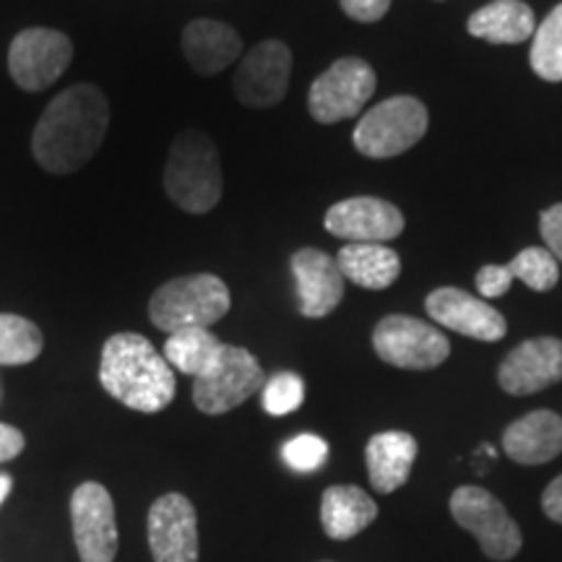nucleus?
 <instances>
[{
	"label": "nucleus",
	"mask_w": 562,
	"mask_h": 562,
	"mask_svg": "<svg viewBox=\"0 0 562 562\" xmlns=\"http://www.w3.org/2000/svg\"><path fill=\"white\" fill-rule=\"evenodd\" d=\"M344 279L362 290H385L402 273V258L381 243H349L336 256Z\"/></svg>",
	"instance_id": "5701e85b"
},
{
	"label": "nucleus",
	"mask_w": 562,
	"mask_h": 562,
	"mask_svg": "<svg viewBox=\"0 0 562 562\" xmlns=\"http://www.w3.org/2000/svg\"><path fill=\"white\" fill-rule=\"evenodd\" d=\"M11 490H13V476L0 472V505L5 503V497L11 495Z\"/></svg>",
	"instance_id": "f704fd0d"
},
{
	"label": "nucleus",
	"mask_w": 562,
	"mask_h": 562,
	"mask_svg": "<svg viewBox=\"0 0 562 562\" xmlns=\"http://www.w3.org/2000/svg\"><path fill=\"white\" fill-rule=\"evenodd\" d=\"M378 518V503L355 484H334L323 492L321 524L328 539L347 542Z\"/></svg>",
	"instance_id": "412c9836"
},
{
	"label": "nucleus",
	"mask_w": 562,
	"mask_h": 562,
	"mask_svg": "<svg viewBox=\"0 0 562 562\" xmlns=\"http://www.w3.org/2000/svg\"><path fill=\"white\" fill-rule=\"evenodd\" d=\"M266 372L248 349L224 344L220 362L193 381V404L203 414H227L263 391Z\"/></svg>",
	"instance_id": "1a4fd4ad"
},
{
	"label": "nucleus",
	"mask_w": 562,
	"mask_h": 562,
	"mask_svg": "<svg viewBox=\"0 0 562 562\" xmlns=\"http://www.w3.org/2000/svg\"><path fill=\"white\" fill-rule=\"evenodd\" d=\"M539 232L547 243V250L552 252L554 261L562 263V203H554L539 216Z\"/></svg>",
	"instance_id": "7c9ffc66"
},
{
	"label": "nucleus",
	"mask_w": 562,
	"mask_h": 562,
	"mask_svg": "<svg viewBox=\"0 0 562 562\" xmlns=\"http://www.w3.org/2000/svg\"><path fill=\"white\" fill-rule=\"evenodd\" d=\"M529 60L539 79L552 83L562 81V3L554 5L542 26L533 32Z\"/></svg>",
	"instance_id": "a878e982"
},
{
	"label": "nucleus",
	"mask_w": 562,
	"mask_h": 562,
	"mask_svg": "<svg viewBox=\"0 0 562 562\" xmlns=\"http://www.w3.org/2000/svg\"><path fill=\"white\" fill-rule=\"evenodd\" d=\"M326 229L347 243H389L404 232V214L391 201L357 195L326 211Z\"/></svg>",
	"instance_id": "dca6fc26"
},
{
	"label": "nucleus",
	"mask_w": 562,
	"mask_h": 562,
	"mask_svg": "<svg viewBox=\"0 0 562 562\" xmlns=\"http://www.w3.org/2000/svg\"><path fill=\"white\" fill-rule=\"evenodd\" d=\"M284 463L297 474H311L318 472V469L326 463L328 459V442L318 438V435L305 432L292 438L290 442H284Z\"/></svg>",
	"instance_id": "c85d7f7f"
},
{
	"label": "nucleus",
	"mask_w": 562,
	"mask_h": 562,
	"mask_svg": "<svg viewBox=\"0 0 562 562\" xmlns=\"http://www.w3.org/2000/svg\"><path fill=\"white\" fill-rule=\"evenodd\" d=\"M503 451L521 467L550 463L562 453V417L550 409L529 412L503 432Z\"/></svg>",
	"instance_id": "a211bd4d"
},
{
	"label": "nucleus",
	"mask_w": 562,
	"mask_h": 562,
	"mask_svg": "<svg viewBox=\"0 0 562 562\" xmlns=\"http://www.w3.org/2000/svg\"><path fill=\"white\" fill-rule=\"evenodd\" d=\"M427 108L417 97H391L364 112L351 140L355 149L368 159H391L409 151L427 133Z\"/></svg>",
	"instance_id": "39448f33"
},
{
	"label": "nucleus",
	"mask_w": 562,
	"mask_h": 562,
	"mask_svg": "<svg viewBox=\"0 0 562 562\" xmlns=\"http://www.w3.org/2000/svg\"><path fill=\"white\" fill-rule=\"evenodd\" d=\"M513 284V271L510 266H482L480 273H476V290L484 300H495V297H503L505 292L510 290Z\"/></svg>",
	"instance_id": "c756f323"
},
{
	"label": "nucleus",
	"mask_w": 562,
	"mask_h": 562,
	"mask_svg": "<svg viewBox=\"0 0 562 562\" xmlns=\"http://www.w3.org/2000/svg\"><path fill=\"white\" fill-rule=\"evenodd\" d=\"M372 347L383 362L402 370L440 368L451 355L448 336L412 315H385L372 331Z\"/></svg>",
	"instance_id": "6e6552de"
},
{
	"label": "nucleus",
	"mask_w": 562,
	"mask_h": 562,
	"mask_svg": "<svg viewBox=\"0 0 562 562\" xmlns=\"http://www.w3.org/2000/svg\"><path fill=\"white\" fill-rule=\"evenodd\" d=\"M182 53L199 76H214L243 55L240 34L214 19H195L182 32Z\"/></svg>",
	"instance_id": "6ab92c4d"
},
{
	"label": "nucleus",
	"mask_w": 562,
	"mask_h": 562,
	"mask_svg": "<svg viewBox=\"0 0 562 562\" xmlns=\"http://www.w3.org/2000/svg\"><path fill=\"white\" fill-rule=\"evenodd\" d=\"M110 125V104L94 83H74L40 115L32 154L42 170L68 175L87 167L100 151Z\"/></svg>",
	"instance_id": "f257e3e1"
},
{
	"label": "nucleus",
	"mask_w": 562,
	"mask_h": 562,
	"mask_svg": "<svg viewBox=\"0 0 562 562\" xmlns=\"http://www.w3.org/2000/svg\"><path fill=\"white\" fill-rule=\"evenodd\" d=\"M425 311L438 326L476 341H501L508 334V323L501 311L459 286H440L427 294Z\"/></svg>",
	"instance_id": "4468645a"
},
{
	"label": "nucleus",
	"mask_w": 562,
	"mask_h": 562,
	"mask_svg": "<svg viewBox=\"0 0 562 562\" xmlns=\"http://www.w3.org/2000/svg\"><path fill=\"white\" fill-rule=\"evenodd\" d=\"M508 266L513 279H521L533 292H550L560 281V263L547 248H526Z\"/></svg>",
	"instance_id": "bb28decb"
},
{
	"label": "nucleus",
	"mask_w": 562,
	"mask_h": 562,
	"mask_svg": "<svg viewBox=\"0 0 562 562\" xmlns=\"http://www.w3.org/2000/svg\"><path fill=\"white\" fill-rule=\"evenodd\" d=\"M224 344L209 328H182L167 336L165 360L186 375L201 378L220 362Z\"/></svg>",
	"instance_id": "b1692460"
},
{
	"label": "nucleus",
	"mask_w": 562,
	"mask_h": 562,
	"mask_svg": "<svg viewBox=\"0 0 562 562\" xmlns=\"http://www.w3.org/2000/svg\"><path fill=\"white\" fill-rule=\"evenodd\" d=\"M292 76V50L279 40L258 42L243 55L235 74V94L245 108H273L286 97Z\"/></svg>",
	"instance_id": "f8f14e48"
},
{
	"label": "nucleus",
	"mask_w": 562,
	"mask_h": 562,
	"mask_svg": "<svg viewBox=\"0 0 562 562\" xmlns=\"http://www.w3.org/2000/svg\"><path fill=\"white\" fill-rule=\"evenodd\" d=\"M378 76L368 60L341 58L326 68L307 91V110L315 121L334 125L357 117L375 94Z\"/></svg>",
	"instance_id": "0eeeda50"
},
{
	"label": "nucleus",
	"mask_w": 562,
	"mask_h": 562,
	"mask_svg": "<svg viewBox=\"0 0 562 562\" xmlns=\"http://www.w3.org/2000/svg\"><path fill=\"white\" fill-rule=\"evenodd\" d=\"M74 60V42L58 30L32 26L11 42L9 70L16 87L24 91H45L66 74Z\"/></svg>",
	"instance_id": "9d476101"
},
{
	"label": "nucleus",
	"mask_w": 562,
	"mask_h": 562,
	"mask_svg": "<svg viewBox=\"0 0 562 562\" xmlns=\"http://www.w3.org/2000/svg\"><path fill=\"white\" fill-rule=\"evenodd\" d=\"M341 11L349 19L360 21V24H372L381 21L391 9V0H339Z\"/></svg>",
	"instance_id": "2f4dec72"
},
{
	"label": "nucleus",
	"mask_w": 562,
	"mask_h": 562,
	"mask_svg": "<svg viewBox=\"0 0 562 562\" xmlns=\"http://www.w3.org/2000/svg\"><path fill=\"white\" fill-rule=\"evenodd\" d=\"M467 30L472 37L492 42V45H518L533 37L537 19L531 5L524 0H492L484 9L474 11Z\"/></svg>",
	"instance_id": "4be33fe9"
},
{
	"label": "nucleus",
	"mask_w": 562,
	"mask_h": 562,
	"mask_svg": "<svg viewBox=\"0 0 562 562\" xmlns=\"http://www.w3.org/2000/svg\"><path fill=\"white\" fill-rule=\"evenodd\" d=\"M453 521L467 529L480 542L490 560H513L524 547L518 524L513 521L505 505L492 492L476 484H463L451 495Z\"/></svg>",
	"instance_id": "423d86ee"
},
{
	"label": "nucleus",
	"mask_w": 562,
	"mask_h": 562,
	"mask_svg": "<svg viewBox=\"0 0 562 562\" xmlns=\"http://www.w3.org/2000/svg\"><path fill=\"white\" fill-rule=\"evenodd\" d=\"M154 562H199V516L180 492L161 495L149 510Z\"/></svg>",
	"instance_id": "ddd939ff"
},
{
	"label": "nucleus",
	"mask_w": 562,
	"mask_h": 562,
	"mask_svg": "<svg viewBox=\"0 0 562 562\" xmlns=\"http://www.w3.org/2000/svg\"><path fill=\"white\" fill-rule=\"evenodd\" d=\"M70 524H74L76 550L81 562H112L117 554L115 503L108 487L83 482L70 497Z\"/></svg>",
	"instance_id": "9b49d317"
},
{
	"label": "nucleus",
	"mask_w": 562,
	"mask_h": 562,
	"mask_svg": "<svg viewBox=\"0 0 562 562\" xmlns=\"http://www.w3.org/2000/svg\"><path fill=\"white\" fill-rule=\"evenodd\" d=\"M263 409L271 417H284V414L297 412L302 402H305V383L297 372H277L269 378L261 391Z\"/></svg>",
	"instance_id": "cd10ccee"
},
{
	"label": "nucleus",
	"mask_w": 562,
	"mask_h": 562,
	"mask_svg": "<svg viewBox=\"0 0 562 562\" xmlns=\"http://www.w3.org/2000/svg\"><path fill=\"white\" fill-rule=\"evenodd\" d=\"M232 307L229 286L214 273H188L165 281L149 300V318L167 336L182 328H209Z\"/></svg>",
	"instance_id": "20e7f679"
},
{
	"label": "nucleus",
	"mask_w": 562,
	"mask_h": 562,
	"mask_svg": "<svg viewBox=\"0 0 562 562\" xmlns=\"http://www.w3.org/2000/svg\"><path fill=\"white\" fill-rule=\"evenodd\" d=\"M165 193L188 214H209L222 201L220 151L203 131H182L172 140L165 167Z\"/></svg>",
	"instance_id": "7ed1b4c3"
},
{
	"label": "nucleus",
	"mask_w": 562,
	"mask_h": 562,
	"mask_svg": "<svg viewBox=\"0 0 562 562\" xmlns=\"http://www.w3.org/2000/svg\"><path fill=\"white\" fill-rule=\"evenodd\" d=\"M562 381V339L539 336L518 344L497 368V383L510 396H531Z\"/></svg>",
	"instance_id": "2eb2a0df"
},
{
	"label": "nucleus",
	"mask_w": 562,
	"mask_h": 562,
	"mask_svg": "<svg viewBox=\"0 0 562 562\" xmlns=\"http://www.w3.org/2000/svg\"><path fill=\"white\" fill-rule=\"evenodd\" d=\"M292 277L297 286V307L305 318H326L344 300L347 279L336 258L318 248H302L292 256Z\"/></svg>",
	"instance_id": "f3484780"
},
{
	"label": "nucleus",
	"mask_w": 562,
	"mask_h": 562,
	"mask_svg": "<svg viewBox=\"0 0 562 562\" xmlns=\"http://www.w3.org/2000/svg\"><path fill=\"white\" fill-rule=\"evenodd\" d=\"M542 510L550 521L562 524V474L554 476L542 492Z\"/></svg>",
	"instance_id": "72a5a7b5"
},
{
	"label": "nucleus",
	"mask_w": 562,
	"mask_h": 562,
	"mask_svg": "<svg viewBox=\"0 0 562 562\" xmlns=\"http://www.w3.org/2000/svg\"><path fill=\"white\" fill-rule=\"evenodd\" d=\"M100 383L115 402L140 414L170 406L178 389L170 362L140 334H115L104 341Z\"/></svg>",
	"instance_id": "f03ea898"
},
{
	"label": "nucleus",
	"mask_w": 562,
	"mask_h": 562,
	"mask_svg": "<svg viewBox=\"0 0 562 562\" xmlns=\"http://www.w3.org/2000/svg\"><path fill=\"white\" fill-rule=\"evenodd\" d=\"M45 336H42L37 323L24 315L0 313V364L16 368V364H30L42 355Z\"/></svg>",
	"instance_id": "393cba45"
},
{
	"label": "nucleus",
	"mask_w": 562,
	"mask_h": 562,
	"mask_svg": "<svg viewBox=\"0 0 562 562\" xmlns=\"http://www.w3.org/2000/svg\"><path fill=\"white\" fill-rule=\"evenodd\" d=\"M417 440L404 430H389L372 435L368 448H364V461H368V474L372 490L381 495H391L409 482L412 467L417 461Z\"/></svg>",
	"instance_id": "aec40b11"
},
{
	"label": "nucleus",
	"mask_w": 562,
	"mask_h": 562,
	"mask_svg": "<svg viewBox=\"0 0 562 562\" xmlns=\"http://www.w3.org/2000/svg\"><path fill=\"white\" fill-rule=\"evenodd\" d=\"M0 396H3V393H0Z\"/></svg>",
	"instance_id": "c9c22d12"
},
{
	"label": "nucleus",
	"mask_w": 562,
	"mask_h": 562,
	"mask_svg": "<svg viewBox=\"0 0 562 562\" xmlns=\"http://www.w3.org/2000/svg\"><path fill=\"white\" fill-rule=\"evenodd\" d=\"M24 446H26V440H24V435H21V430L0 422V463L16 459V456L24 451Z\"/></svg>",
	"instance_id": "473e14b6"
}]
</instances>
